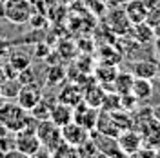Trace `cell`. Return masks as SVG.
I'll return each mask as SVG.
<instances>
[{
    "mask_svg": "<svg viewBox=\"0 0 160 158\" xmlns=\"http://www.w3.org/2000/svg\"><path fill=\"white\" fill-rule=\"evenodd\" d=\"M131 95L137 100H149L153 95V86H151L149 78H133V86H131Z\"/></svg>",
    "mask_w": 160,
    "mask_h": 158,
    "instance_id": "cell-14",
    "label": "cell"
},
{
    "mask_svg": "<svg viewBox=\"0 0 160 158\" xmlns=\"http://www.w3.org/2000/svg\"><path fill=\"white\" fill-rule=\"evenodd\" d=\"M108 22H109V29L115 31L117 35H126V33H129L131 26H133L124 9H113L111 15H109V18H108Z\"/></svg>",
    "mask_w": 160,
    "mask_h": 158,
    "instance_id": "cell-12",
    "label": "cell"
},
{
    "mask_svg": "<svg viewBox=\"0 0 160 158\" xmlns=\"http://www.w3.org/2000/svg\"><path fill=\"white\" fill-rule=\"evenodd\" d=\"M31 2H33V0H31Z\"/></svg>",
    "mask_w": 160,
    "mask_h": 158,
    "instance_id": "cell-24",
    "label": "cell"
},
{
    "mask_svg": "<svg viewBox=\"0 0 160 158\" xmlns=\"http://www.w3.org/2000/svg\"><path fill=\"white\" fill-rule=\"evenodd\" d=\"M98 109L97 107H91V106H88L84 100L80 102V104H77L75 107H73V120L75 122H78L80 126H84L86 129H95V126H97V120H98Z\"/></svg>",
    "mask_w": 160,
    "mask_h": 158,
    "instance_id": "cell-6",
    "label": "cell"
},
{
    "mask_svg": "<svg viewBox=\"0 0 160 158\" xmlns=\"http://www.w3.org/2000/svg\"><path fill=\"white\" fill-rule=\"evenodd\" d=\"M131 27H133V29H131V35L135 37V40H137L138 44H149V42L155 40L153 27H151V24L148 20L138 22V24H133Z\"/></svg>",
    "mask_w": 160,
    "mask_h": 158,
    "instance_id": "cell-13",
    "label": "cell"
},
{
    "mask_svg": "<svg viewBox=\"0 0 160 158\" xmlns=\"http://www.w3.org/2000/svg\"><path fill=\"white\" fill-rule=\"evenodd\" d=\"M33 15L31 0H4V18L11 24H28Z\"/></svg>",
    "mask_w": 160,
    "mask_h": 158,
    "instance_id": "cell-1",
    "label": "cell"
},
{
    "mask_svg": "<svg viewBox=\"0 0 160 158\" xmlns=\"http://www.w3.org/2000/svg\"><path fill=\"white\" fill-rule=\"evenodd\" d=\"M91 138L97 144V149H98L100 155H104V156H124L115 136H109V135H104V133L91 129Z\"/></svg>",
    "mask_w": 160,
    "mask_h": 158,
    "instance_id": "cell-5",
    "label": "cell"
},
{
    "mask_svg": "<svg viewBox=\"0 0 160 158\" xmlns=\"http://www.w3.org/2000/svg\"><path fill=\"white\" fill-rule=\"evenodd\" d=\"M151 27H153V33H155V38H160V20L153 22Z\"/></svg>",
    "mask_w": 160,
    "mask_h": 158,
    "instance_id": "cell-20",
    "label": "cell"
},
{
    "mask_svg": "<svg viewBox=\"0 0 160 158\" xmlns=\"http://www.w3.org/2000/svg\"><path fill=\"white\" fill-rule=\"evenodd\" d=\"M60 133H62V140L64 142H68L71 146H80L82 142H86V140L89 138L91 131L89 129H86L84 126H80L78 122H69V124H66V126H62L60 127Z\"/></svg>",
    "mask_w": 160,
    "mask_h": 158,
    "instance_id": "cell-7",
    "label": "cell"
},
{
    "mask_svg": "<svg viewBox=\"0 0 160 158\" xmlns=\"http://www.w3.org/2000/svg\"><path fill=\"white\" fill-rule=\"evenodd\" d=\"M124 11H126V15H128V18H129L131 24H138V22L148 20V11H149V7L146 6L144 0H129V2H126Z\"/></svg>",
    "mask_w": 160,
    "mask_h": 158,
    "instance_id": "cell-11",
    "label": "cell"
},
{
    "mask_svg": "<svg viewBox=\"0 0 160 158\" xmlns=\"http://www.w3.org/2000/svg\"><path fill=\"white\" fill-rule=\"evenodd\" d=\"M4 17V0H0V18Z\"/></svg>",
    "mask_w": 160,
    "mask_h": 158,
    "instance_id": "cell-21",
    "label": "cell"
},
{
    "mask_svg": "<svg viewBox=\"0 0 160 158\" xmlns=\"http://www.w3.org/2000/svg\"><path fill=\"white\" fill-rule=\"evenodd\" d=\"M117 142H118L124 156L126 155H137L140 151V147H142V135L137 133V131H133V127L124 129V131L118 133Z\"/></svg>",
    "mask_w": 160,
    "mask_h": 158,
    "instance_id": "cell-8",
    "label": "cell"
},
{
    "mask_svg": "<svg viewBox=\"0 0 160 158\" xmlns=\"http://www.w3.org/2000/svg\"><path fill=\"white\" fill-rule=\"evenodd\" d=\"M133 75L131 73H117V77L113 80V86H115V91L118 95H128L131 93V86H133Z\"/></svg>",
    "mask_w": 160,
    "mask_h": 158,
    "instance_id": "cell-17",
    "label": "cell"
},
{
    "mask_svg": "<svg viewBox=\"0 0 160 158\" xmlns=\"http://www.w3.org/2000/svg\"><path fill=\"white\" fill-rule=\"evenodd\" d=\"M77 155L78 156H97V155H100L98 149H97V144L91 138V135L86 142H82L80 146H77Z\"/></svg>",
    "mask_w": 160,
    "mask_h": 158,
    "instance_id": "cell-19",
    "label": "cell"
},
{
    "mask_svg": "<svg viewBox=\"0 0 160 158\" xmlns=\"http://www.w3.org/2000/svg\"><path fill=\"white\" fill-rule=\"evenodd\" d=\"M53 104H55V100L53 102H48V98H42L38 100V104L35 106V107L31 109V116L37 120H48L49 118V113H51V107H53Z\"/></svg>",
    "mask_w": 160,
    "mask_h": 158,
    "instance_id": "cell-18",
    "label": "cell"
},
{
    "mask_svg": "<svg viewBox=\"0 0 160 158\" xmlns=\"http://www.w3.org/2000/svg\"><path fill=\"white\" fill-rule=\"evenodd\" d=\"M157 78L160 80V62H158V64H157Z\"/></svg>",
    "mask_w": 160,
    "mask_h": 158,
    "instance_id": "cell-22",
    "label": "cell"
},
{
    "mask_svg": "<svg viewBox=\"0 0 160 158\" xmlns=\"http://www.w3.org/2000/svg\"><path fill=\"white\" fill-rule=\"evenodd\" d=\"M104 95H106V91H104L102 87H98V86H91V87L84 93V102H86L88 106H91V107L100 109L102 102H104Z\"/></svg>",
    "mask_w": 160,
    "mask_h": 158,
    "instance_id": "cell-16",
    "label": "cell"
},
{
    "mask_svg": "<svg viewBox=\"0 0 160 158\" xmlns=\"http://www.w3.org/2000/svg\"><path fill=\"white\" fill-rule=\"evenodd\" d=\"M157 60L153 58H138L131 64V75L137 78H153L157 77Z\"/></svg>",
    "mask_w": 160,
    "mask_h": 158,
    "instance_id": "cell-9",
    "label": "cell"
},
{
    "mask_svg": "<svg viewBox=\"0 0 160 158\" xmlns=\"http://www.w3.org/2000/svg\"><path fill=\"white\" fill-rule=\"evenodd\" d=\"M42 98V89L38 84L29 82V84H22L17 93V104L20 107H24L28 113L38 104V100Z\"/></svg>",
    "mask_w": 160,
    "mask_h": 158,
    "instance_id": "cell-4",
    "label": "cell"
},
{
    "mask_svg": "<svg viewBox=\"0 0 160 158\" xmlns=\"http://www.w3.org/2000/svg\"><path fill=\"white\" fill-rule=\"evenodd\" d=\"M49 120L53 124H57L58 127L69 124V122H73V107L64 102H55L49 113Z\"/></svg>",
    "mask_w": 160,
    "mask_h": 158,
    "instance_id": "cell-10",
    "label": "cell"
},
{
    "mask_svg": "<svg viewBox=\"0 0 160 158\" xmlns=\"http://www.w3.org/2000/svg\"><path fill=\"white\" fill-rule=\"evenodd\" d=\"M40 144L38 136L35 131H18L15 136V149L18 151L22 156H35L40 153Z\"/></svg>",
    "mask_w": 160,
    "mask_h": 158,
    "instance_id": "cell-3",
    "label": "cell"
},
{
    "mask_svg": "<svg viewBox=\"0 0 160 158\" xmlns=\"http://www.w3.org/2000/svg\"><path fill=\"white\" fill-rule=\"evenodd\" d=\"M35 133H37V136H38L40 144L48 149V153H49V156H51L53 149L62 142L60 127L57 126V124H53L49 118L48 120H38V122H37V129H35Z\"/></svg>",
    "mask_w": 160,
    "mask_h": 158,
    "instance_id": "cell-2",
    "label": "cell"
},
{
    "mask_svg": "<svg viewBox=\"0 0 160 158\" xmlns=\"http://www.w3.org/2000/svg\"><path fill=\"white\" fill-rule=\"evenodd\" d=\"M118 2H122V4H126V2H129V0H118Z\"/></svg>",
    "mask_w": 160,
    "mask_h": 158,
    "instance_id": "cell-23",
    "label": "cell"
},
{
    "mask_svg": "<svg viewBox=\"0 0 160 158\" xmlns=\"http://www.w3.org/2000/svg\"><path fill=\"white\" fill-rule=\"evenodd\" d=\"M82 100H84V93L77 86H66L58 95V102H64V104H68L71 107H75Z\"/></svg>",
    "mask_w": 160,
    "mask_h": 158,
    "instance_id": "cell-15",
    "label": "cell"
}]
</instances>
